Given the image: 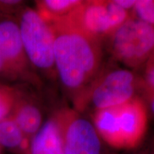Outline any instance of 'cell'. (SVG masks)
I'll return each instance as SVG.
<instances>
[{"label": "cell", "mask_w": 154, "mask_h": 154, "mask_svg": "<svg viewBox=\"0 0 154 154\" xmlns=\"http://www.w3.org/2000/svg\"><path fill=\"white\" fill-rule=\"evenodd\" d=\"M49 24L55 37L57 78L73 101L103 69L101 42L75 26L68 17Z\"/></svg>", "instance_id": "obj_1"}, {"label": "cell", "mask_w": 154, "mask_h": 154, "mask_svg": "<svg viewBox=\"0 0 154 154\" xmlns=\"http://www.w3.org/2000/svg\"><path fill=\"white\" fill-rule=\"evenodd\" d=\"M91 121L105 145L131 151L139 146L147 126L146 106L139 96L92 113Z\"/></svg>", "instance_id": "obj_2"}, {"label": "cell", "mask_w": 154, "mask_h": 154, "mask_svg": "<svg viewBox=\"0 0 154 154\" xmlns=\"http://www.w3.org/2000/svg\"><path fill=\"white\" fill-rule=\"evenodd\" d=\"M141 79L126 68L103 67L91 84L76 97L73 109L81 113L108 109L123 104L138 96Z\"/></svg>", "instance_id": "obj_3"}, {"label": "cell", "mask_w": 154, "mask_h": 154, "mask_svg": "<svg viewBox=\"0 0 154 154\" xmlns=\"http://www.w3.org/2000/svg\"><path fill=\"white\" fill-rule=\"evenodd\" d=\"M16 17L25 53L34 71L57 79L54 63V33L51 24L36 9L22 7Z\"/></svg>", "instance_id": "obj_4"}, {"label": "cell", "mask_w": 154, "mask_h": 154, "mask_svg": "<svg viewBox=\"0 0 154 154\" xmlns=\"http://www.w3.org/2000/svg\"><path fill=\"white\" fill-rule=\"evenodd\" d=\"M105 40L113 59L131 70L146 63L154 54V26L131 16Z\"/></svg>", "instance_id": "obj_5"}, {"label": "cell", "mask_w": 154, "mask_h": 154, "mask_svg": "<svg viewBox=\"0 0 154 154\" xmlns=\"http://www.w3.org/2000/svg\"><path fill=\"white\" fill-rule=\"evenodd\" d=\"M131 16L114 0H90L83 1L68 18L83 32L102 42Z\"/></svg>", "instance_id": "obj_6"}, {"label": "cell", "mask_w": 154, "mask_h": 154, "mask_svg": "<svg viewBox=\"0 0 154 154\" xmlns=\"http://www.w3.org/2000/svg\"><path fill=\"white\" fill-rule=\"evenodd\" d=\"M61 134L64 154H106L105 143L91 120L73 108L56 111Z\"/></svg>", "instance_id": "obj_7"}, {"label": "cell", "mask_w": 154, "mask_h": 154, "mask_svg": "<svg viewBox=\"0 0 154 154\" xmlns=\"http://www.w3.org/2000/svg\"><path fill=\"white\" fill-rule=\"evenodd\" d=\"M0 54L19 81L39 84V78L25 53L17 19L11 14H0Z\"/></svg>", "instance_id": "obj_8"}, {"label": "cell", "mask_w": 154, "mask_h": 154, "mask_svg": "<svg viewBox=\"0 0 154 154\" xmlns=\"http://www.w3.org/2000/svg\"><path fill=\"white\" fill-rule=\"evenodd\" d=\"M11 116L29 140L43 124V113L36 97L24 86H17V94Z\"/></svg>", "instance_id": "obj_9"}, {"label": "cell", "mask_w": 154, "mask_h": 154, "mask_svg": "<svg viewBox=\"0 0 154 154\" xmlns=\"http://www.w3.org/2000/svg\"><path fill=\"white\" fill-rule=\"evenodd\" d=\"M26 154H64L62 134L55 113L30 140Z\"/></svg>", "instance_id": "obj_10"}, {"label": "cell", "mask_w": 154, "mask_h": 154, "mask_svg": "<svg viewBox=\"0 0 154 154\" xmlns=\"http://www.w3.org/2000/svg\"><path fill=\"white\" fill-rule=\"evenodd\" d=\"M30 140L11 116L0 121V145L17 154H26Z\"/></svg>", "instance_id": "obj_11"}, {"label": "cell", "mask_w": 154, "mask_h": 154, "mask_svg": "<svg viewBox=\"0 0 154 154\" xmlns=\"http://www.w3.org/2000/svg\"><path fill=\"white\" fill-rule=\"evenodd\" d=\"M83 0H42L36 2V9L42 18L51 23L68 17Z\"/></svg>", "instance_id": "obj_12"}, {"label": "cell", "mask_w": 154, "mask_h": 154, "mask_svg": "<svg viewBox=\"0 0 154 154\" xmlns=\"http://www.w3.org/2000/svg\"><path fill=\"white\" fill-rule=\"evenodd\" d=\"M17 94V86L0 82V121L11 116Z\"/></svg>", "instance_id": "obj_13"}, {"label": "cell", "mask_w": 154, "mask_h": 154, "mask_svg": "<svg viewBox=\"0 0 154 154\" xmlns=\"http://www.w3.org/2000/svg\"><path fill=\"white\" fill-rule=\"evenodd\" d=\"M131 15L154 26V0H136Z\"/></svg>", "instance_id": "obj_14"}, {"label": "cell", "mask_w": 154, "mask_h": 154, "mask_svg": "<svg viewBox=\"0 0 154 154\" xmlns=\"http://www.w3.org/2000/svg\"><path fill=\"white\" fill-rule=\"evenodd\" d=\"M140 79L141 90L154 92V54L146 63L143 76Z\"/></svg>", "instance_id": "obj_15"}, {"label": "cell", "mask_w": 154, "mask_h": 154, "mask_svg": "<svg viewBox=\"0 0 154 154\" xmlns=\"http://www.w3.org/2000/svg\"><path fill=\"white\" fill-rule=\"evenodd\" d=\"M19 81L18 76L11 69L0 54V82L7 83Z\"/></svg>", "instance_id": "obj_16"}, {"label": "cell", "mask_w": 154, "mask_h": 154, "mask_svg": "<svg viewBox=\"0 0 154 154\" xmlns=\"http://www.w3.org/2000/svg\"><path fill=\"white\" fill-rule=\"evenodd\" d=\"M114 1L119 7L124 9V10L128 11L130 14L134 9L135 4H136V0H114Z\"/></svg>", "instance_id": "obj_17"}, {"label": "cell", "mask_w": 154, "mask_h": 154, "mask_svg": "<svg viewBox=\"0 0 154 154\" xmlns=\"http://www.w3.org/2000/svg\"><path fill=\"white\" fill-rule=\"evenodd\" d=\"M144 95H145L146 101H147L148 106L151 113L154 116V92L141 90Z\"/></svg>", "instance_id": "obj_18"}, {"label": "cell", "mask_w": 154, "mask_h": 154, "mask_svg": "<svg viewBox=\"0 0 154 154\" xmlns=\"http://www.w3.org/2000/svg\"><path fill=\"white\" fill-rule=\"evenodd\" d=\"M136 154H142V153H136Z\"/></svg>", "instance_id": "obj_19"}, {"label": "cell", "mask_w": 154, "mask_h": 154, "mask_svg": "<svg viewBox=\"0 0 154 154\" xmlns=\"http://www.w3.org/2000/svg\"><path fill=\"white\" fill-rule=\"evenodd\" d=\"M153 154H154V152H153Z\"/></svg>", "instance_id": "obj_20"}]
</instances>
